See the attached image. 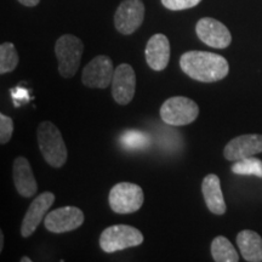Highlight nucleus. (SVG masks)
<instances>
[{
  "mask_svg": "<svg viewBox=\"0 0 262 262\" xmlns=\"http://www.w3.org/2000/svg\"><path fill=\"white\" fill-rule=\"evenodd\" d=\"M55 202V194L51 192H44L39 194L31 203L27 212H26L21 226V234L24 238H28L34 233L35 229L40 225L49 209Z\"/></svg>",
  "mask_w": 262,
  "mask_h": 262,
  "instance_id": "obj_13",
  "label": "nucleus"
},
{
  "mask_svg": "<svg viewBox=\"0 0 262 262\" xmlns=\"http://www.w3.org/2000/svg\"><path fill=\"white\" fill-rule=\"evenodd\" d=\"M159 113L164 123L173 126H182L188 125L198 118L199 107L191 98L173 96L162 104Z\"/></svg>",
  "mask_w": 262,
  "mask_h": 262,
  "instance_id": "obj_5",
  "label": "nucleus"
},
{
  "mask_svg": "<svg viewBox=\"0 0 262 262\" xmlns=\"http://www.w3.org/2000/svg\"><path fill=\"white\" fill-rule=\"evenodd\" d=\"M21 262H32V260L29 257H27V256H24L21 258Z\"/></svg>",
  "mask_w": 262,
  "mask_h": 262,
  "instance_id": "obj_26",
  "label": "nucleus"
},
{
  "mask_svg": "<svg viewBox=\"0 0 262 262\" xmlns=\"http://www.w3.org/2000/svg\"><path fill=\"white\" fill-rule=\"evenodd\" d=\"M202 0H162V4L171 11H181L194 8Z\"/></svg>",
  "mask_w": 262,
  "mask_h": 262,
  "instance_id": "obj_23",
  "label": "nucleus"
},
{
  "mask_svg": "<svg viewBox=\"0 0 262 262\" xmlns=\"http://www.w3.org/2000/svg\"><path fill=\"white\" fill-rule=\"evenodd\" d=\"M202 192L209 210L215 215H224L227 208H226L221 182L217 175L209 173L208 176H205L202 183Z\"/></svg>",
  "mask_w": 262,
  "mask_h": 262,
  "instance_id": "obj_16",
  "label": "nucleus"
},
{
  "mask_svg": "<svg viewBox=\"0 0 262 262\" xmlns=\"http://www.w3.org/2000/svg\"><path fill=\"white\" fill-rule=\"evenodd\" d=\"M84 224V214L77 206H63L55 209L45 216L44 226L52 233H66L74 231Z\"/></svg>",
  "mask_w": 262,
  "mask_h": 262,
  "instance_id": "obj_9",
  "label": "nucleus"
},
{
  "mask_svg": "<svg viewBox=\"0 0 262 262\" xmlns=\"http://www.w3.org/2000/svg\"><path fill=\"white\" fill-rule=\"evenodd\" d=\"M145 201L142 188L131 182H119L113 186L108 196L111 209L117 214H133L141 209Z\"/></svg>",
  "mask_w": 262,
  "mask_h": 262,
  "instance_id": "obj_6",
  "label": "nucleus"
},
{
  "mask_svg": "<svg viewBox=\"0 0 262 262\" xmlns=\"http://www.w3.org/2000/svg\"><path fill=\"white\" fill-rule=\"evenodd\" d=\"M211 255L216 262H237L239 256L235 248L224 235L216 237L211 243Z\"/></svg>",
  "mask_w": 262,
  "mask_h": 262,
  "instance_id": "obj_18",
  "label": "nucleus"
},
{
  "mask_svg": "<svg viewBox=\"0 0 262 262\" xmlns=\"http://www.w3.org/2000/svg\"><path fill=\"white\" fill-rule=\"evenodd\" d=\"M136 90V74L134 68L127 63H122L116 68L112 79V96L117 103L125 106L133 101Z\"/></svg>",
  "mask_w": 262,
  "mask_h": 262,
  "instance_id": "obj_11",
  "label": "nucleus"
},
{
  "mask_svg": "<svg viewBox=\"0 0 262 262\" xmlns=\"http://www.w3.org/2000/svg\"><path fill=\"white\" fill-rule=\"evenodd\" d=\"M120 143L126 149H143L149 145V139L145 133L137 130H127L120 137Z\"/></svg>",
  "mask_w": 262,
  "mask_h": 262,
  "instance_id": "obj_21",
  "label": "nucleus"
},
{
  "mask_svg": "<svg viewBox=\"0 0 262 262\" xmlns=\"http://www.w3.org/2000/svg\"><path fill=\"white\" fill-rule=\"evenodd\" d=\"M38 146L42 158L52 168H61L67 162V147L58 127L51 122H42L37 131Z\"/></svg>",
  "mask_w": 262,
  "mask_h": 262,
  "instance_id": "obj_2",
  "label": "nucleus"
},
{
  "mask_svg": "<svg viewBox=\"0 0 262 262\" xmlns=\"http://www.w3.org/2000/svg\"><path fill=\"white\" fill-rule=\"evenodd\" d=\"M143 243V234L139 229L127 225H114L101 233L100 247L104 253L112 254Z\"/></svg>",
  "mask_w": 262,
  "mask_h": 262,
  "instance_id": "obj_4",
  "label": "nucleus"
},
{
  "mask_svg": "<svg viewBox=\"0 0 262 262\" xmlns=\"http://www.w3.org/2000/svg\"><path fill=\"white\" fill-rule=\"evenodd\" d=\"M258 153H262V135L258 134H248L234 137L224 149L225 158L231 162L254 157Z\"/></svg>",
  "mask_w": 262,
  "mask_h": 262,
  "instance_id": "obj_12",
  "label": "nucleus"
},
{
  "mask_svg": "<svg viewBox=\"0 0 262 262\" xmlns=\"http://www.w3.org/2000/svg\"><path fill=\"white\" fill-rule=\"evenodd\" d=\"M14 183L19 195L25 198H32L38 191V185L35 181L31 164L25 157H17L14 162Z\"/></svg>",
  "mask_w": 262,
  "mask_h": 262,
  "instance_id": "obj_15",
  "label": "nucleus"
},
{
  "mask_svg": "<svg viewBox=\"0 0 262 262\" xmlns=\"http://www.w3.org/2000/svg\"><path fill=\"white\" fill-rule=\"evenodd\" d=\"M84 44L73 34H63L55 44V55L58 61V73L63 78L74 77L79 70Z\"/></svg>",
  "mask_w": 262,
  "mask_h": 262,
  "instance_id": "obj_3",
  "label": "nucleus"
},
{
  "mask_svg": "<svg viewBox=\"0 0 262 262\" xmlns=\"http://www.w3.org/2000/svg\"><path fill=\"white\" fill-rule=\"evenodd\" d=\"M18 3H21L25 6H28V8H33V6H37L40 3V0H18Z\"/></svg>",
  "mask_w": 262,
  "mask_h": 262,
  "instance_id": "obj_24",
  "label": "nucleus"
},
{
  "mask_svg": "<svg viewBox=\"0 0 262 262\" xmlns=\"http://www.w3.org/2000/svg\"><path fill=\"white\" fill-rule=\"evenodd\" d=\"M14 134V122L4 113L0 114V143L5 145L11 140Z\"/></svg>",
  "mask_w": 262,
  "mask_h": 262,
  "instance_id": "obj_22",
  "label": "nucleus"
},
{
  "mask_svg": "<svg viewBox=\"0 0 262 262\" xmlns=\"http://www.w3.org/2000/svg\"><path fill=\"white\" fill-rule=\"evenodd\" d=\"M3 248H4V234L0 232V251H3Z\"/></svg>",
  "mask_w": 262,
  "mask_h": 262,
  "instance_id": "obj_25",
  "label": "nucleus"
},
{
  "mask_svg": "<svg viewBox=\"0 0 262 262\" xmlns=\"http://www.w3.org/2000/svg\"><path fill=\"white\" fill-rule=\"evenodd\" d=\"M232 171L237 175H254L262 178V160L255 157L237 160L232 165Z\"/></svg>",
  "mask_w": 262,
  "mask_h": 262,
  "instance_id": "obj_20",
  "label": "nucleus"
},
{
  "mask_svg": "<svg viewBox=\"0 0 262 262\" xmlns=\"http://www.w3.org/2000/svg\"><path fill=\"white\" fill-rule=\"evenodd\" d=\"M18 54L12 42H3L0 45V73L5 74L15 71L18 64Z\"/></svg>",
  "mask_w": 262,
  "mask_h": 262,
  "instance_id": "obj_19",
  "label": "nucleus"
},
{
  "mask_svg": "<svg viewBox=\"0 0 262 262\" xmlns=\"http://www.w3.org/2000/svg\"><path fill=\"white\" fill-rule=\"evenodd\" d=\"M146 61L153 71L160 72L166 68L170 60V42L166 35L155 34L146 45Z\"/></svg>",
  "mask_w": 262,
  "mask_h": 262,
  "instance_id": "obj_14",
  "label": "nucleus"
},
{
  "mask_svg": "<svg viewBox=\"0 0 262 262\" xmlns=\"http://www.w3.org/2000/svg\"><path fill=\"white\" fill-rule=\"evenodd\" d=\"M145 18L142 0H123L114 15V26L124 35L133 34L140 28Z\"/></svg>",
  "mask_w": 262,
  "mask_h": 262,
  "instance_id": "obj_7",
  "label": "nucleus"
},
{
  "mask_svg": "<svg viewBox=\"0 0 262 262\" xmlns=\"http://www.w3.org/2000/svg\"><path fill=\"white\" fill-rule=\"evenodd\" d=\"M237 244L245 261H262V238L256 232L244 229L237 235Z\"/></svg>",
  "mask_w": 262,
  "mask_h": 262,
  "instance_id": "obj_17",
  "label": "nucleus"
},
{
  "mask_svg": "<svg viewBox=\"0 0 262 262\" xmlns=\"http://www.w3.org/2000/svg\"><path fill=\"white\" fill-rule=\"evenodd\" d=\"M113 62L106 55H98L85 66L81 81L91 89H106L113 79Z\"/></svg>",
  "mask_w": 262,
  "mask_h": 262,
  "instance_id": "obj_8",
  "label": "nucleus"
},
{
  "mask_svg": "<svg viewBox=\"0 0 262 262\" xmlns=\"http://www.w3.org/2000/svg\"><path fill=\"white\" fill-rule=\"evenodd\" d=\"M195 32L204 44L215 49H226L232 41L228 28L222 22L211 17L199 19L195 26Z\"/></svg>",
  "mask_w": 262,
  "mask_h": 262,
  "instance_id": "obj_10",
  "label": "nucleus"
},
{
  "mask_svg": "<svg viewBox=\"0 0 262 262\" xmlns=\"http://www.w3.org/2000/svg\"><path fill=\"white\" fill-rule=\"evenodd\" d=\"M183 73L201 83H215L227 77L229 64L224 56L208 51H187L180 58Z\"/></svg>",
  "mask_w": 262,
  "mask_h": 262,
  "instance_id": "obj_1",
  "label": "nucleus"
}]
</instances>
